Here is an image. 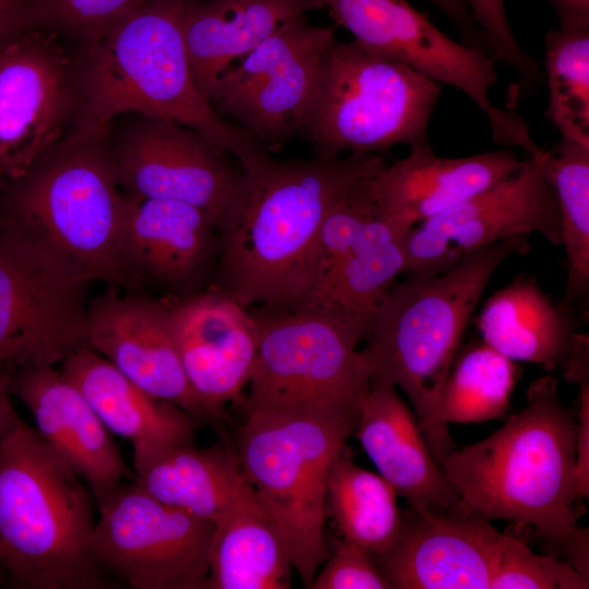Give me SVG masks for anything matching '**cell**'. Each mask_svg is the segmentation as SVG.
Returning <instances> with one entry per match:
<instances>
[{
  "mask_svg": "<svg viewBox=\"0 0 589 589\" xmlns=\"http://www.w3.org/2000/svg\"><path fill=\"white\" fill-rule=\"evenodd\" d=\"M386 163L376 153L277 160L241 167L244 190L218 229L214 288L245 308L297 310L305 296L321 227L359 180Z\"/></svg>",
  "mask_w": 589,
  "mask_h": 589,
  "instance_id": "cell-1",
  "label": "cell"
},
{
  "mask_svg": "<svg viewBox=\"0 0 589 589\" xmlns=\"http://www.w3.org/2000/svg\"><path fill=\"white\" fill-rule=\"evenodd\" d=\"M469 510L533 528L550 553L589 576L588 528L578 525L576 420L544 375L526 407L484 440L452 450L441 465Z\"/></svg>",
  "mask_w": 589,
  "mask_h": 589,
  "instance_id": "cell-2",
  "label": "cell"
},
{
  "mask_svg": "<svg viewBox=\"0 0 589 589\" xmlns=\"http://www.w3.org/2000/svg\"><path fill=\"white\" fill-rule=\"evenodd\" d=\"M110 128L72 130L0 197V230L58 276L139 291L124 248V192Z\"/></svg>",
  "mask_w": 589,
  "mask_h": 589,
  "instance_id": "cell-3",
  "label": "cell"
},
{
  "mask_svg": "<svg viewBox=\"0 0 589 589\" xmlns=\"http://www.w3.org/2000/svg\"><path fill=\"white\" fill-rule=\"evenodd\" d=\"M195 0H147L74 56L73 129L110 128L123 113L175 121L233 154L240 166L268 155L249 133L223 119L200 92L183 23Z\"/></svg>",
  "mask_w": 589,
  "mask_h": 589,
  "instance_id": "cell-4",
  "label": "cell"
},
{
  "mask_svg": "<svg viewBox=\"0 0 589 589\" xmlns=\"http://www.w3.org/2000/svg\"><path fill=\"white\" fill-rule=\"evenodd\" d=\"M529 249L527 237H513L466 255L442 273L407 274L384 296L359 349L372 380L405 393L440 466L454 443L436 426L434 412L466 327L501 264Z\"/></svg>",
  "mask_w": 589,
  "mask_h": 589,
  "instance_id": "cell-5",
  "label": "cell"
},
{
  "mask_svg": "<svg viewBox=\"0 0 589 589\" xmlns=\"http://www.w3.org/2000/svg\"><path fill=\"white\" fill-rule=\"evenodd\" d=\"M20 420L0 438V565L22 589H110L95 562L93 495Z\"/></svg>",
  "mask_w": 589,
  "mask_h": 589,
  "instance_id": "cell-6",
  "label": "cell"
},
{
  "mask_svg": "<svg viewBox=\"0 0 589 589\" xmlns=\"http://www.w3.org/2000/svg\"><path fill=\"white\" fill-rule=\"evenodd\" d=\"M358 416L303 409L245 410L236 449L257 503L308 588L328 557L324 525L329 466Z\"/></svg>",
  "mask_w": 589,
  "mask_h": 589,
  "instance_id": "cell-7",
  "label": "cell"
},
{
  "mask_svg": "<svg viewBox=\"0 0 589 589\" xmlns=\"http://www.w3.org/2000/svg\"><path fill=\"white\" fill-rule=\"evenodd\" d=\"M442 84L336 38L324 55L301 134L317 156L429 142Z\"/></svg>",
  "mask_w": 589,
  "mask_h": 589,
  "instance_id": "cell-8",
  "label": "cell"
},
{
  "mask_svg": "<svg viewBox=\"0 0 589 589\" xmlns=\"http://www.w3.org/2000/svg\"><path fill=\"white\" fill-rule=\"evenodd\" d=\"M249 310L259 341L244 410L358 416L372 375L356 336L314 312L264 305Z\"/></svg>",
  "mask_w": 589,
  "mask_h": 589,
  "instance_id": "cell-9",
  "label": "cell"
},
{
  "mask_svg": "<svg viewBox=\"0 0 589 589\" xmlns=\"http://www.w3.org/2000/svg\"><path fill=\"white\" fill-rule=\"evenodd\" d=\"M93 557L115 585L133 589H206L216 524L170 506L136 482L100 503Z\"/></svg>",
  "mask_w": 589,
  "mask_h": 589,
  "instance_id": "cell-10",
  "label": "cell"
},
{
  "mask_svg": "<svg viewBox=\"0 0 589 589\" xmlns=\"http://www.w3.org/2000/svg\"><path fill=\"white\" fill-rule=\"evenodd\" d=\"M334 27L291 20L223 72L208 103L268 151L301 134Z\"/></svg>",
  "mask_w": 589,
  "mask_h": 589,
  "instance_id": "cell-11",
  "label": "cell"
},
{
  "mask_svg": "<svg viewBox=\"0 0 589 589\" xmlns=\"http://www.w3.org/2000/svg\"><path fill=\"white\" fill-rule=\"evenodd\" d=\"M356 183L321 227L297 310L324 315L362 342L384 296L405 273L406 231L374 217Z\"/></svg>",
  "mask_w": 589,
  "mask_h": 589,
  "instance_id": "cell-12",
  "label": "cell"
},
{
  "mask_svg": "<svg viewBox=\"0 0 589 589\" xmlns=\"http://www.w3.org/2000/svg\"><path fill=\"white\" fill-rule=\"evenodd\" d=\"M545 152L526 155L513 173L408 229L405 273L438 274L483 247L531 233L561 245L558 204L543 170Z\"/></svg>",
  "mask_w": 589,
  "mask_h": 589,
  "instance_id": "cell-13",
  "label": "cell"
},
{
  "mask_svg": "<svg viewBox=\"0 0 589 589\" xmlns=\"http://www.w3.org/2000/svg\"><path fill=\"white\" fill-rule=\"evenodd\" d=\"M109 137L123 192L195 206L217 230L236 211L244 190L243 172L232 167L227 151L200 132L136 115L118 136Z\"/></svg>",
  "mask_w": 589,
  "mask_h": 589,
  "instance_id": "cell-14",
  "label": "cell"
},
{
  "mask_svg": "<svg viewBox=\"0 0 589 589\" xmlns=\"http://www.w3.org/2000/svg\"><path fill=\"white\" fill-rule=\"evenodd\" d=\"M74 107V56L57 34L29 28L0 43V183L64 136Z\"/></svg>",
  "mask_w": 589,
  "mask_h": 589,
  "instance_id": "cell-15",
  "label": "cell"
},
{
  "mask_svg": "<svg viewBox=\"0 0 589 589\" xmlns=\"http://www.w3.org/2000/svg\"><path fill=\"white\" fill-rule=\"evenodd\" d=\"M322 1L362 49L461 91L488 116L493 137L505 129L512 109L491 103L498 76L486 50L452 39L407 0Z\"/></svg>",
  "mask_w": 589,
  "mask_h": 589,
  "instance_id": "cell-16",
  "label": "cell"
},
{
  "mask_svg": "<svg viewBox=\"0 0 589 589\" xmlns=\"http://www.w3.org/2000/svg\"><path fill=\"white\" fill-rule=\"evenodd\" d=\"M88 286L52 273L0 230V362L55 366L91 348Z\"/></svg>",
  "mask_w": 589,
  "mask_h": 589,
  "instance_id": "cell-17",
  "label": "cell"
},
{
  "mask_svg": "<svg viewBox=\"0 0 589 589\" xmlns=\"http://www.w3.org/2000/svg\"><path fill=\"white\" fill-rule=\"evenodd\" d=\"M460 502L407 507L393 545L373 555L389 589H490L501 532Z\"/></svg>",
  "mask_w": 589,
  "mask_h": 589,
  "instance_id": "cell-18",
  "label": "cell"
},
{
  "mask_svg": "<svg viewBox=\"0 0 589 589\" xmlns=\"http://www.w3.org/2000/svg\"><path fill=\"white\" fill-rule=\"evenodd\" d=\"M108 286L87 309L91 349L151 395L175 404L197 424H216L193 393L170 324L168 302Z\"/></svg>",
  "mask_w": 589,
  "mask_h": 589,
  "instance_id": "cell-19",
  "label": "cell"
},
{
  "mask_svg": "<svg viewBox=\"0 0 589 589\" xmlns=\"http://www.w3.org/2000/svg\"><path fill=\"white\" fill-rule=\"evenodd\" d=\"M170 324L190 386L217 423L249 384L257 328L245 308L209 288L168 302Z\"/></svg>",
  "mask_w": 589,
  "mask_h": 589,
  "instance_id": "cell-20",
  "label": "cell"
},
{
  "mask_svg": "<svg viewBox=\"0 0 589 589\" xmlns=\"http://www.w3.org/2000/svg\"><path fill=\"white\" fill-rule=\"evenodd\" d=\"M361 179L356 190L370 213L401 231L429 220L518 169L506 148L466 157L437 156L429 142Z\"/></svg>",
  "mask_w": 589,
  "mask_h": 589,
  "instance_id": "cell-21",
  "label": "cell"
},
{
  "mask_svg": "<svg viewBox=\"0 0 589 589\" xmlns=\"http://www.w3.org/2000/svg\"><path fill=\"white\" fill-rule=\"evenodd\" d=\"M11 394L31 411L40 436L73 468L100 503L122 479L134 481L98 414L55 366L15 368Z\"/></svg>",
  "mask_w": 589,
  "mask_h": 589,
  "instance_id": "cell-22",
  "label": "cell"
},
{
  "mask_svg": "<svg viewBox=\"0 0 589 589\" xmlns=\"http://www.w3.org/2000/svg\"><path fill=\"white\" fill-rule=\"evenodd\" d=\"M123 230L128 261L143 285L153 281L182 297L201 291L214 275L219 233L195 206L124 192Z\"/></svg>",
  "mask_w": 589,
  "mask_h": 589,
  "instance_id": "cell-23",
  "label": "cell"
},
{
  "mask_svg": "<svg viewBox=\"0 0 589 589\" xmlns=\"http://www.w3.org/2000/svg\"><path fill=\"white\" fill-rule=\"evenodd\" d=\"M354 430L378 474L409 507L443 510L459 502V494L431 453L413 410L394 385L371 381Z\"/></svg>",
  "mask_w": 589,
  "mask_h": 589,
  "instance_id": "cell-24",
  "label": "cell"
},
{
  "mask_svg": "<svg viewBox=\"0 0 589 589\" xmlns=\"http://www.w3.org/2000/svg\"><path fill=\"white\" fill-rule=\"evenodd\" d=\"M107 430L131 442L133 462L171 445L191 444L197 423L184 410L137 386L91 348L60 363Z\"/></svg>",
  "mask_w": 589,
  "mask_h": 589,
  "instance_id": "cell-25",
  "label": "cell"
},
{
  "mask_svg": "<svg viewBox=\"0 0 589 589\" xmlns=\"http://www.w3.org/2000/svg\"><path fill=\"white\" fill-rule=\"evenodd\" d=\"M133 472L134 482L155 498L215 524L260 506L236 446L225 442L163 447L133 462Z\"/></svg>",
  "mask_w": 589,
  "mask_h": 589,
  "instance_id": "cell-26",
  "label": "cell"
},
{
  "mask_svg": "<svg viewBox=\"0 0 589 589\" xmlns=\"http://www.w3.org/2000/svg\"><path fill=\"white\" fill-rule=\"evenodd\" d=\"M323 8L322 0H195L184 19L183 37L200 92L207 99L230 65L285 23Z\"/></svg>",
  "mask_w": 589,
  "mask_h": 589,
  "instance_id": "cell-27",
  "label": "cell"
},
{
  "mask_svg": "<svg viewBox=\"0 0 589 589\" xmlns=\"http://www.w3.org/2000/svg\"><path fill=\"white\" fill-rule=\"evenodd\" d=\"M476 321L485 345L514 362L548 371L562 366L578 333L572 305L552 300L525 273L493 292Z\"/></svg>",
  "mask_w": 589,
  "mask_h": 589,
  "instance_id": "cell-28",
  "label": "cell"
},
{
  "mask_svg": "<svg viewBox=\"0 0 589 589\" xmlns=\"http://www.w3.org/2000/svg\"><path fill=\"white\" fill-rule=\"evenodd\" d=\"M292 569L275 526L260 506L241 508L216 522L206 589H289Z\"/></svg>",
  "mask_w": 589,
  "mask_h": 589,
  "instance_id": "cell-29",
  "label": "cell"
},
{
  "mask_svg": "<svg viewBox=\"0 0 589 589\" xmlns=\"http://www.w3.org/2000/svg\"><path fill=\"white\" fill-rule=\"evenodd\" d=\"M397 495L383 477L354 462L347 443L339 448L327 474L326 514L342 539L372 555L386 552L400 527Z\"/></svg>",
  "mask_w": 589,
  "mask_h": 589,
  "instance_id": "cell-30",
  "label": "cell"
},
{
  "mask_svg": "<svg viewBox=\"0 0 589 589\" xmlns=\"http://www.w3.org/2000/svg\"><path fill=\"white\" fill-rule=\"evenodd\" d=\"M519 370L483 341L467 346L457 353L441 390L434 412L438 430L450 436L448 423L505 417Z\"/></svg>",
  "mask_w": 589,
  "mask_h": 589,
  "instance_id": "cell-31",
  "label": "cell"
},
{
  "mask_svg": "<svg viewBox=\"0 0 589 589\" xmlns=\"http://www.w3.org/2000/svg\"><path fill=\"white\" fill-rule=\"evenodd\" d=\"M543 170L553 188L565 249L564 301L587 305L589 297V147L561 137L543 157Z\"/></svg>",
  "mask_w": 589,
  "mask_h": 589,
  "instance_id": "cell-32",
  "label": "cell"
},
{
  "mask_svg": "<svg viewBox=\"0 0 589 589\" xmlns=\"http://www.w3.org/2000/svg\"><path fill=\"white\" fill-rule=\"evenodd\" d=\"M544 44L546 117L561 137L589 147V29L558 26Z\"/></svg>",
  "mask_w": 589,
  "mask_h": 589,
  "instance_id": "cell-33",
  "label": "cell"
},
{
  "mask_svg": "<svg viewBox=\"0 0 589 589\" xmlns=\"http://www.w3.org/2000/svg\"><path fill=\"white\" fill-rule=\"evenodd\" d=\"M589 576L567 560L540 555L516 537L501 533L490 589H588Z\"/></svg>",
  "mask_w": 589,
  "mask_h": 589,
  "instance_id": "cell-34",
  "label": "cell"
},
{
  "mask_svg": "<svg viewBox=\"0 0 589 589\" xmlns=\"http://www.w3.org/2000/svg\"><path fill=\"white\" fill-rule=\"evenodd\" d=\"M147 0H33L32 28H41L88 46Z\"/></svg>",
  "mask_w": 589,
  "mask_h": 589,
  "instance_id": "cell-35",
  "label": "cell"
},
{
  "mask_svg": "<svg viewBox=\"0 0 589 589\" xmlns=\"http://www.w3.org/2000/svg\"><path fill=\"white\" fill-rule=\"evenodd\" d=\"M484 37L489 52L517 72L521 86L536 87L542 80L537 61L520 46L509 25L504 0H465Z\"/></svg>",
  "mask_w": 589,
  "mask_h": 589,
  "instance_id": "cell-36",
  "label": "cell"
},
{
  "mask_svg": "<svg viewBox=\"0 0 589 589\" xmlns=\"http://www.w3.org/2000/svg\"><path fill=\"white\" fill-rule=\"evenodd\" d=\"M315 575L310 589H389L373 555L357 543L342 539Z\"/></svg>",
  "mask_w": 589,
  "mask_h": 589,
  "instance_id": "cell-37",
  "label": "cell"
},
{
  "mask_svg": "<svg viewBox=\"0 0 589 589\" xmlns=\"http://www.w3.org/2000/svg\"><path fill=\"white\" fill-rule=\"evenodd\" d=\"M576 414V471L579 498L589 496V376L581 377Z\"/></svg>",
  "mask_w": 589,
  "mask_h": 589,
  "instance_id": "cell-38",
  "label": "cell"
},
{
  "mask_svg": "<svg viewBox=\"0 0 589 589\" xmlns=\"http://www.w3.org/2000/svg\"><path fill=\"white\" fill-rule=\"evenodd\" d=\"M437 7L461 32L467 44L483 48L485 40L465 0H428Z\"/></svg>",
  "mask_w": 589,
  "mask_h": 589,
  "instance_id": "cell-39",
  "label": "cell"
},
{
  "mask_svg": "<svg viewBox=\"0 0 589 589\" xmlns=\"http://www.w3.org/2000/svg\"><path fill=\"white\" fill-rule=\"evenodd\" d=\"M33 0H0V43L32 28Z\"/></svg>",
  "mask_w": 589,
  "mask_h": 589,
  "instance_id": "cell-40",
  "label": "cell"
},
{
  "mask_svg": "<svg viewBox=\"0 0 589 589\" xmlns=\"http://www.w3.org/2000/svg\"><path fill=\"white\" fill-rule=\"evenodd\" d=\"M558 17L560 27L589 29V0H549Z\"/></svg>",
  "mask_w": 589,
  "mask_h": 589,
  "instance_id": "cell-41",
  "label": "cell"
},
{
  "mask_svg": "<svg viewBox=\"0 0 589 589\" xmlns=\"http://www.w3.org/2000/svg\"><path fill=\"white\" fill-rule=\"evenodd\" d=\"M1 185H2V183H0V191H1Z\"/></svg>",
  "mask_w": 589,
  "mask_h": 589,
  "instance_id": "cell-42",
  "label": "cell"
},
{
  "mask_svg": "<svg viewBox=\"0 0 589 589\" xmlns=\"http://www.w3.org/2000/svg\"><path fill=\"white\" fill-rule=\"evenodd\" d=\"M0 574H1V565H0Z\"/></svg>",
  "mask_w": 589,
  "mask_h": 589,
  "instance_id": "cell-43",
  "label": "cell"
}]
</instances>
